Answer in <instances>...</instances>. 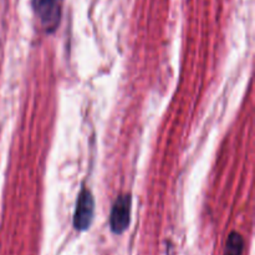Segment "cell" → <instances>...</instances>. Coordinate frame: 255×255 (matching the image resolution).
I'll list each match as a JSON object with an SVG mask.
<instances>
[{
	"label": "cell",
	"mask_w": 255,
	"mask_h": 255,
	"mask_svg": "<svg viewBox=\"0 0 255 255\" xmlns=\"http://www.w3.org/2000/svg\"><path fill=\"white\" fill-rule=\"evenodd\" d=\"M132 199L129 194H121L114 203L110 218V226L114 233L122 234L129 226L131 221Z\"/></svg>",
	"instance_id": "obj_3"
},
{
	"label": "cell",
	"mask_w": 255,
	"mask_h": 255,
	"mask_svg": "<svg viewBox=\"0 0 255 255\" xmlns=\"http://www.w3.org/2000/svg\"><path fill=\"white\" fill-rule=\"evenodd\" d=\"M243 248L244 242L242 236L241 234L236 233V232H233V233L229 234L228 237L224 255H243Z\"/></svg>",
	"instance_id": "obj_4"
},
{
	"label": "cell",
	"mask_w": 255,
	"mask_h": 255,
	"mask_svg": "<svg viewBox=\"0 0 255 255\" xmlns=\"http://www.w3.org/2000/svg\"><path fill=\"white\" fill-rule=\"evenodd\" d=\"M32 7L47 32L57 29L61 19V0H31Z\"/></svg>",
	"instance_id": "obj_1"
},
{
	"label": "cell",
	"mask_w": 255,
	"mask_h": 255,
	"mask_svg": "<svg viewBox=\"0 0 255 255\" xmlns=\"http://www.w3.org/2000/svg\"><path fill=\"white\" fill-rule=\"evenodd\" d=\"M94 197L89 189L84 188L79 194L74 214V227L77 231H86L94 221Z\"/></svg>",
	"instance_id": "obj_2"
}]
</instances>
